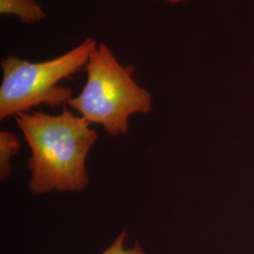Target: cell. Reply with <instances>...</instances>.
<instances>
[{
	"instance_id": "cell-1",
	"label": "cell",
	"mask_w": 254,
	"mask_h": 254,
	"mask_svg": "<svg viewBox=\"0 0 254 254\" xmlns=\"http://www.w3.org/2000/svg\"><path fill=\"white\" fill-rule=\"evenodd\" d=\"M15 121L31 151L27 167L32 194L77 192L88 187L86 161L97 133L86 119L73 115L65 105L59 115L23 112Z\"/></svg>"
},
{
	"instance_id": "cell-2",
	"label": "cell",
	"mask_w": 254,
	"mask_h": 254,
	"mask_svg": "<svg viewBox=\"0 0 254 254\" xmlns=\"http://www.w3.org/2000/svg\"><path fill=\"white\" fill-rule=\"evenodd\" d=\"M86 71L80 94L67 105L90 124L102 126L109 136L127 134L132 115L151 111L152 96L134 80V66L120 64L107 45L100 44L93 50Z\"/></svg>"
},
{
	"instance_id": "cell-3",
	"label": "cell",
	"mask_w": 254,
	"mask_h": 254,
	"mask_svg": "<svg viewBox=\"0 0 254 254\" xmlns=\"http://www.w3.org/2000/svg\"><path fill=\"white\" fill-rule=\"evenodd\" d=\"M96 47V41L87 38L69 52L46 62L29 63L14 56L2 60L0 120L42 104L52 108L67 105L73 91L59 83L86 66Z\"/></svg>"
},
{
	"instance_id": "cell-4",
	"label": "cell",
	"mask_w": 254,
	"mask_h": 254,
	"mask_svg": "<svg viewBox=\"0 0 254 254\" xmlns=\"http://www.w3.org/2000/svg\"><path fill=\"white\" fill-rule=\"evenodd\" d=\"M1 14L17 16L23 23L39 22L46 12L36 0H0Z\"/></svg>"
},
{
	"instance_id": "cell-5",
	"label": "cell",
	"mask_w": 254,
	"mask_h": 254,
	"mask_svg": "<svg viewBox=\"0 0 254 254\" xmlns=\"http://www.w3.org/2000/svg\"><path fill=\"white\" fill-rule=\"evenodd\" d=\"M21 148L18 137L7 130L0 132V180L5 182L12 174L11 158Z\"/></svg>"
},
{
	"instance_id": "cell-6",
	"label": "cell",
	"mask_w": 254,
	"mask_h": 254,
	"mask_svg": "<svg viewBox=\"0 0 254 254\" xmlns=\"http://www.w3.org/2000/svg\"><path fill=\"white\" fill-rule=\"evenodd\" d=\"M127 236V231H123L115 238L112 244L101 254H146L142 247L138 242H136L134 247L132 248H126Z\"/></svg>"
},
{
	"instance_id": "cell-7",
	"label": "cell",
	"mask_w": 254,
	"mask_h": 254,
	"mask_svg": "<svg viewBox=\"0 0 254 254\" xmlns=\"http://www.w3.org/2000/svg\"><path fill=\"white\" fill-rule=\"evenodd\" d=\"M165 1H167V2H171V3H179V2L184 1V0H165Z\"/></svg>"
}]
</instances>
